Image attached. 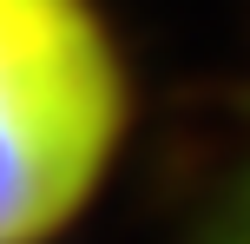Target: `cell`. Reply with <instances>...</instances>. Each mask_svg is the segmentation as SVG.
<instances>
[{
	"label": "cell",
	"mask_w": 250,
	"mask_h": 244,
	"mask_svg": "<svg viewBox=\"0 0 250 244\" xmlns=\"http://www.w3.org/2000/svg\"><path fill=\"white\" fill-rule=\"evenodd\" d=\"M125 139V66L99 0H0V244L86 211Z\"/></svg>",
	"instance_id": "cell-1"
}]
</instances>
